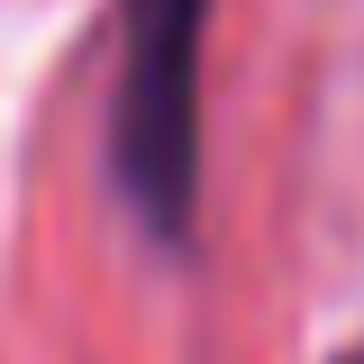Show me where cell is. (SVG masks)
<instances>
[{"label": "cell", "mask_w": 364, "mask_h": 364, "mask_svg": "<svg viewBox=\"0 0 364 364\" xmlns=\"http://www.w3.org/2000/svg\"><path fill=\"white\" fill-rule=\"evenodd\" d=\"M200 46H210V0H128L109 173L155 237H182L200 200Z\"/></svg>", "instance_id": "obj_1"}]
</instances>
